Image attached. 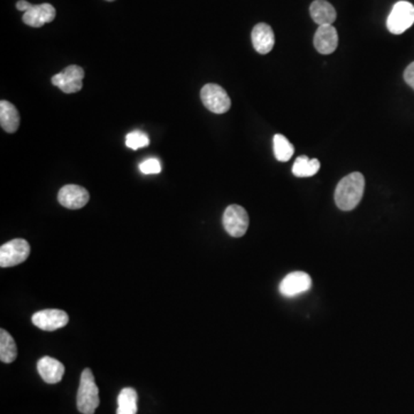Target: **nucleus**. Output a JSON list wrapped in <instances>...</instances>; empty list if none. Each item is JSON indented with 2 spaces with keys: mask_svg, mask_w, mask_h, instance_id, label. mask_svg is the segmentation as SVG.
Instances as JSON below:
<instances>
[{
  "mask_svg": "<svg viewBox=\"0 0 414 414\" xmlns=\"http://www.w3.org/2000/svg\"><path fill=\"white\" fill-rule=\"evenodd\" d=\"M39 376L46 383L54 384L60 382L65 374V366L60 361L52 357H43L37 363Z\"/></svg>",
  "mask_w": 414,
  "mask_h": 414,
  "instance_id": "14",
  "label": "nucleus"
},
{
  "mask_svg": "<svg viewBox=\"0 0 414 414\" xmlns=\"http://www.w3.org/2000/svg\"><path fill=\"white\" fill-rule=\"evenodd\" d=\"M251 38H253V48L260 54L270 53L275 44L273 29L267 23H258L255 26L251 33Z\"/></svg>",
  "mask_w": 414,
  "mask_h": 414,
  "instance_id": "13",
  "label": "nucleus"
},
{
  "mask_svg": "<svg viewBox=\"0 0 414 414\" xmlns=\"http://www.w3.org/2000/svg\"><path fill=\"white\" fill-rule=\"evenodd\" d=\"M313 43H314L315 50L319 53L331 54L339 46V33L331 24L319 26L315 31Z\"/></svg>",
  "mask_w": 414,
  "mask_h": 414,
  "instance_id": "11",
  "label": "nucleus"
},
{
  "mask_svg": "<svg viewBox=\"0 0 414 414\" xmlns=\"http://www.w3.org/2000/svg\"><path fill=\"white\" fill-rule=\"evenodd\" d=\"M201 98L205 107L216 115H223L229 111L231 106L227 91L216 83L204 85L201 91Z\"/></svg>",
  "mask_w": 414,
  "mask_h": 414,
  "instance_id": "4",
  "label": "nucleus"
},
{
  "mask_svg": "<svg viewBox=\"0 0 414 414\" xmlns=\"http://www.w3.org/2000/svg\"><path fill=\"white\" fill-rule=\"evenodd\" d=\"M31 322L39 329L54 331L65 327L68 324L69 317L63 309H43L33 315Z\"/></svg>",
  "mask_w": 414,
  "mask_h": 414,
  "instance_id": "8",
  "label": "nucleus"
},
{
  "mask_svg": "<svg viewBox=\"0 0 414 414\" xmlns=\"http://www.w3.org/2000/svg\"><path fill=\"white\" fill-rule=\"evenodd\" d=\"M127 147L132 149V150H138L142 147H147L150 145V138L141 130H135V132H130L126 137Z\"/></svg>",
  "mask_w": 414,
  "mask_h": 414,
  "instance_id": "21",
  "label": "nucleus"
},
{
  "mask_svg": "<svg viewBox=\"0 0 414 414\" xmlns=\"http://www.w3.org/2000/svg\"><path fill=\"white\" fill-rule=\"evenodd\" d=\"M55 16H57V12L51 4L33 5L29 11L24 13L22 21L29 27L41 28L44 24L53 21Z\"/></svg>",
  "mask_w": 414,
  "mask_h": 414,
  "instance_id": "12",
  "label": "nucleus"
},
{
  "mask_svg": "<svg viewBox=\"0 0 414 414\" xmlns=\"http://www.w3.org/2000/svg\"><path fill=\"white\" fill-rule=\"evenodd\" d=\"M90 195L83 186L76 184H67L63 186L58 193V201L63 207L69 210H78L87 204Z\"/></svg>",
  "mask_w": 414,
  "mask_h": 414,
  "instance_id": "9",
  "label": "nucleus"
},
{
  "mask_svg": "<svg viewBox=\"0 0 414 414\" xmlns=\"http://www.w3.org/2000/svg\"><path fill=\"white\" fill-rule=\"evenodd\" d=\"M312 285L311 276L304 272L288 274L280 285V292L285 297H294L303 292H309Z\"/></svg>",
  "mask_w": 414,
  "mask_h": 414,
  "instance_id": "10",
  "label": "nucleus"
},
{
  "mask_svg": "<svg viewBox=\"0 0 414 414\" xmlns=\"http://www.w3.org/2000/svg\"><path fill=\"white\" fill-rule=\"evenodd\" d=\"M309 14L318 26L333 24L337 16L333 5L326 0H314L309 6Z\"/></svg>",
  "mask_w": 414,
  "mask_h": 414,
  "instance_id": "15",
  "label": "nucleus"
},
{
  "mask_svg": "<svg viewBox=\"0 0 414 414\" xmlns=\"http://www.w3.org/2000/svg\"><path fill=\"white\" fill-rule=\"evenodd\" d=\"M20 121H21V117H20L16 106L7 100H1L0 102V124H1V128L9 134H14V132H18Z\"/></svg>",
  "mask_w": 414,
  "mask_h": 414,
  "instance_id": "16",
  "label": "nucleus"
},
{
  "mask_svg": "<svg viewBox=\"0 0 414 414\" xmlns=\"http://www.w3.org/2000/svg\"><path fill=\"white\" fill-rule=\"evenodd\" d=\"M85 70L78 65H70L63 72L58 73L52 78V85L59 87L63 92L75 93L83 87Z\"/></svg>",
  "mask_w": 414,
  "mask_h": 414,
  "instance_id": "7",
  "label": "nucleus"
},
{
  "mask_svg": "<svg viewBox=\"0 0 414 414\" xmlns=\"http://www.w3.org/2000/svg\"><path fill=\"white\" fill-rule=\"evenodd\" d=\"M18 357L16 343L9 331L0 330V361L5 363H11Z\"/></svg>",
  "mask_w": 414,
  "mask_h": 414,
  "instance_id": "18",
  "label": "nucleus"
},
{
  "mask_svg": "<svg viewBox=\"0 0 414 414\" xmlns=\"http://www.w3.org/2000/svg\"><path fill=\"white\" fill-rule=\"evenodd\" d=\"M137 398L135 389H122L117 396V414H137Z\"/></svg>",
  "mask_w": 414,
  "mask_h": 414,
  "instance_id": "17",
  "label": "nucleus"
},
{
  "mask_svg": "<svg viewBox=\"0 0 414 414\" xmlns=\"http://www.w3.org/2000/svg\"><path fill=\"white\" fill-rule=\"evenodd\" d=\"M31 255V245L22 238L9 240L0 248V266L14 267L27 260Z\"/></svg>",
  "mask_w": 414,
  "mask_h": 414,
  "instance_id": "5",
  "label": "nucleus"
},
{
  "mask_svg": "<svg viewBox=\"0 0 414 414\" xmlns=\"http://www.w3.org/2000/svg\"><path fill=\"white\" fill-rule=\"evenodd\" d=\"M365 191V177L354 171L343 177L335 190V203L339 210L352 211L359 205Z\"/></svg>",
  "mask_w": 414,
  "mask_h": 414,
  "instance_id": "1",
  "label": "nucleus"
},
{
  "mask_svg": "<svg viewBox=\"0 0 414 414\" xmlns=\"http://www.w3.org/2000/svg\"><path fill=\"white\" fill-rule=\"evenodd\" d=\"M223 227L233 238H242L249 228V216L240 205H230L223 213Z\"/></svg>",
  "mask_w": 414,
  "mask_h": 414,
  "instance_id": "6",
  "label": "nucleus"
},
{
  "mask_svg": "<svg viewBox=\"0 0 414 414\" xmlns=\"http://www.w3.org/2000/svg\"><path fill=\"white\" fill-rule=\"evenodd\" d=\"M106 1H115V0H106Z\"/></svg>",
  "mask_w": 414,
  "mask_h": 414,
  "instance_id": "25",
  "label": "nucleus"
},
{
  "mask_svg": "<svg viewBox=\"0 0 414 414\" xmlns=\"http://www.w3.org/2000/svg\"><path fill=\"white\" fill-rule=\"evenodd\" d=\"M414 23V6L411 3L402 0L393 5L387 18L388 31L393 35L405 33Z\"/></svg>",
  "mask_w": 414,
  "mask_h": 414,
  "instance_id": "3",
  "label": "nucleus"
},
{
  "mask_svg": "<svg viewBox=\"0 0 414 414\" xmlns=\"http://www.w3.org/2000/svg\"><path fill=\"white\" fill-rule=\"evenodd\" d=\"M404 80H405L406 83L414 90V63L408 65V68L405 69V72H404Z\"/></svg>",
  "mask_w": 414,
  "mask_h": 414,
  "instance_id": "23",
  "label": "nucleus"
},
{
  "mask_svg": "<svg viewBox=\"0 0 414 414\" xmlns=\"http://www.w3.org/2000/svg\"><path fill=\"white\" fill-rule=\"evenodd\" d=\"M139 169L145 175L159 174L162 167L159 160L156 159V158H150V159L142 162L139 165Z\"/></svg>",
  "mask_w": 414,
  "mask_h": 414,
  "instance_id": "22",
  "label": "nucleus"
},
{
  "mask_svg": "<svg viewBox=\"0 0 414 414\" xmlns=\"http://www.w3.org/2000/svg\"><path fill=\"white\" fill-rule=\"evenodd\" d=\"M274 154L276 160L279 161H289L294 156V145L287 139L285 136L281 134H276L273 138Z\"/></svg>",
  "mask_w": 414,
  "mask_h": 414,
  "instance_id": "20",
  "label": "nucleus"
},
{
  "mask_svg": "<svg viewBox=\"0 0 414 414\" xmlns=\"http://www.w3.org/2000/svg\"><path fill=\"white\" fill-rule=\"evenodd\" d=\"M76 402L78 411L82 414H93L100 406V389L90 368H85L82 372Z\"/></svg>",
  "mask_w": 414,
  "mask_h": 414,
  "instance_id": "2",
  "label": "nucleus"
},
{
  "mask_svg": "<svg viewBox=\"0 0 414 414\" xmlns=\"http://www.w3.org/2000/svg\"><path fill=\"white\" fill-rule=\"evenodd\" d=\"M33 5H31V3H29V1H27V0H20V1H18V3H16V9H18V11H21V12H27V11H29V9H31V7H33Z\"/></svg>",
  "mask_w": 414,
  "mask_h": 414,
  "instance_id": "24",
  "label": "nucleus"
},
{
  "mask_svg": "<svg viewBox=\"0 0 414 414\" xmlns=\"http://www.w3.org/2000/svg\"><path fill=\"white\" fill-rule=\"evenodd\" d=\"M320 171V161L309 159L307 156H298L292 166V174L297 177L314 176Z\"/></svg>",
  "mask_w": 414,
  "mask_h": 414,
  "instance_id": "19",
  "label": "nucleus"
}]
</instances>
